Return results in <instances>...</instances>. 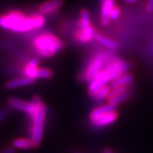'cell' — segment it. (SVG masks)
Returning <instances> with one entry per match:
<instances>
[{"mask_svg": "<svg viewBox=\"0 0 153 153\" xmlns=\"http://www.w3.org/2000/svg\"><path fill=\"white\" fill-rule=\"evenodd\" d=\"M46 22L44 15H27L18 10H11L0 14V28L9 32L25 33L43 27Z\"/></svg>", "mask_w": 153, "mask_h": 153, "instance_id": "1", "label": "cell"}, {"mask_svg": "<svg viewBox=\"0 0 153 153\" xmlns=\"http://www.w3.org/2000/svg\"><path fill=\"white\" fill-rule=\"evenodd\" d=\"M35 53L43 58H49L60 52L65 48V44L55 35L44 33L37 35L32 42Z\"/></svg>", "mask_w": 153, "mask_h": 153, "instance_id": "2", "label": "cell"}, {"mask_svg": "<svg viewBox=\"0 0 153 153\" xmlns=\"http://www.w3.org/2000/svg\"><path fill=\"white\" fill-rule=\"evenodd\" d=\"M47 108L46 105L42 103L38 106L36 113L32 117V128H31V140L34 147H37L42 141L44 134V123L46 118Z\"/></svg>", "mask_w": 153, "mask_h": 153, "instance_id": "3", "label": "cell"}, {"mask_svg": "<svg viewBox=\"0 0 153 153\" xmlns=\"http://www.w3.org/2000/svg\"><path fill=\"white\" fill-rule=\"evenodd\" d=\"M110 59L111 56L109 55L103 53L94 55L82 72V80L85 82H90L98 72L104 70Z\"/></svg>", "mask_w": 153, "mask_h": 153, "instance_id": "4", "label": "cell"}, {"mask_svg": "<svg viewBox=\"0 0 153 153\" xmlns=\"http://www.w3.org/2000/svg\"><path fill=\"white\" fill-rule=\"evenodd\" d=\"M130 64L126 60H122L120 58H111L105 67V70L109 73L111 80H114L127 73L130 69Z\"/></svg>", "mask_w": 153, "mask_h": 153, "instance_id": "5", "label": "cell"}, {"mask_svg": "<svg viewBox=\"0 0 153 153\" xmlns=\"http://www.w3.org/2000/svg\"><path fill=\"white\" fill-rule=\"evenodd\" d=\"M111 81V77L107 71L105 69L100 71L88 83V94L92 97L98 90L106 86Z\"/></svg>", "mask_w": 153, "mask_h": 153, "instance_id": "6", "label": "cell"}, {"mask_svg": "<svg viewBox=\"0 0 153 153\" xmlns=\"http://www.w3.org/2000/svg\"><path fill=\"white\" fill-rule=\"evenodd\" d=\"M8 105H9V107L11 109L25 112L30 117H33V115L36 113L37 109H38V106H36L32 102H27L21 99L15 98V97L9 99Z\"/></svg>", "mask_w": 153, "mask_h": 153, "instance_id": "7", "label": "cell"}, {"mask_svg": "<svg viewBox=\"0 0 153 153\" xmlns=\"http://www.w3.org/2000/svg\"><path fill=\"white\" fill-rule=\"evenodd\" d=\"M39 61L37 58H33L27 61L25 66L21 70V73L23 76L30 77L32 79H38V71H39Z\"/></svg>", "mask_w": 153, "mask_h": 153, "instance_id": "8", "label": "cell"}, {"mask_svg": "<svg viewBox=\"0 0 153 153\" xmlns=\"http://www.w3.org/2000/svg\"><path fill=\"white\" fill-rule=\"evenodd\" d=\"M64 4V0H47L38 7V12L42 15H51L60 10Z\"/></svg>", "mask_w": 153, "mask_h": 153, "instance_id": "9", "label": "cell"}, {"mask_svg": "<svg viewBox=\"0 0 153 153\" xmlns=\"http://www.w3.org/2000/svg\"><path fill=\"white\" fill-rule=\"evenodd\" d=\"M117 116H118L117 112L116 111H110L108 113L103 115L102 117H99L98 119L91 122L90 124L95 128H105V127H107V126L112 124L115 121L117 120Z\"/></svg>", "mask_w": 153, "mask_h": 153, "instance_id": "10", "label": "cell"}, {"mask_svg": "<svg viewBox=\"0 0 153 153\" xmlns=\"http://www.w3.org/2000/svg\"><path fill=\"white\" fill-rule=\"evenodd\" d=\"M101 8H100V23L103 27H107L110 24V13L111 10L116 5V1L115 0H103L100 2Z\"/></svg>", "mask_w": 153, "mask_h": 153, "instance_id": "11", "label": "cell"}, {"mask_svg": "<svg viewBox=\"0 0 153 153\" xmlns=\"http://www.w3.org/2000/svg\"><path fill=\"white\" fill-rule=\"evenodd\" d=\"M95 36H96V32L91 25L88 27L79 28L78 31L76 33L75 38L76 41H78L79 43L87 44L94 39Z\"/></svg>", "mask_w": 153, "mask_h": 153, "instance_id": "12", "label": "cell"}, {"mask_svg": "<svg viewBox=\"0 0 153 153\" xmlns=\"http://www.w3.org/2000/svg\"><path fill=\"white\" fill-rule=\"evenodd\" d=\"M116 109H117V105L109 104V103L107 105H103L97 106L90 112V114H89V122L91 123L93 121L96 120V119H98L99 117H102L103 115L106 114L110 111H116Z\"/></svg>", "mask_w": 153, "mask_h": 153, "instance_id": "13", "label": "cell"}, {"mask_svg": "<svg viewBox=\"0 0 153 153\" xmlns=\"http://www.w3.org/2000/svg\"><path fill=\"white\" fill-rule=\"evenodd\" d=\"M35 82L34 79H32L30 77L27 76H22V77H16V78H13L10 81L5 83V88L8 89H14L17 88L25 87L33 84Z\"/></svg>", "mask_w": 153, "mask_h": 153, "instance_id": "14", "label": "cell"}, {"mask_svg": "<svg viewBox=\"0 0 153 153\" xmlns=\"http://www.w3.org/2000/svg\"><path fill=\"white\" fill-rule=\"evenodd\" d=\"M134 80V76L131 73L127 72L125 74L122 75L119 77L116 78L114 80H112L111 82L110 87L111 88H114L118 87H124V86H128Z\"/></svg>", "mask_w": 153, "mask_h": 153, "instance_id": "15", "label": "cell"}, {"mask_svg": "<svg viewBox=\"0 0 153 153\" xmlns=\"http://www.w3.org/2000/svg\"><path fill=\"white\" fill-rule=\"evenodd\" d=\"M94 39L99 44L104 46V47L107 48L110 50H116L117 49V44L111 38H106V37L102 36L100 34H96Z\"/></svg>", "mask_w": 153, "mask_h": 153, "instance_id": "16", "label": "cell"}, {"mask_svg": "<svg viewBox=\"0 0 153 153\" xmlns=\"http://www.w3.org/2000/svg\"><path fill=\"white\" fill-rule=\"evenodd\" d=\"M12 146L15 149H20V150H29L34 147L32 140L26 138H19L15 140L12 143Z\"/></svg>", "mask_w": 153, "mask_h": 153, "instance_id": "17", "label": "cell"}, {"mask_svg": "<svg viewBox=\"0 0 153 153\" xmlns=\"http://www.w3.org/2000/svg\"><path fill=\"white\" fill-rule=\"evenodd\" d=\"M111 87L108 86V85H106V86H105L102 88H100V90H98L96 93L94 94L93 97L94 100H95V101H102V100H104L105 99L108 98V96H109V94L111 92Z\"/></svg>", "mask_w": 153, "mask_h": 153, "instance_id": "18", "label": "cell"}, {"mask_svg": "<svg viewBox=\"0 0 153 153\" xmlns=\"http://www.w3.org/2000/svg\"><path fill=\"white\" fill-rule=\"evenodd\" d=\"M129 95H130V93H129V91H128V92H126V93L122 94L120 95H117V96H116V97L109 99V100H108V103H109V104L117 105H119L121 104V103L126 101L129 98Z\"/></svg>", "mask_w": 153, "mask_h": 153, "instance_id": "19", "label": "cell"}, {"mask_svg": "<svg viewBox=\"0 0 153 153\" xmlns=\"http://www.w3.org/2000/svg\"><path fill=\"white\" fill-rule=\"evenodd\" d=\"M52 76H53V71H51L49 68H46V67L39 68L38 78H42V79H49V78H51Z\"/></svg>", "mask_w": 153, "mask_h": 153, "instance_id": "20", "label": "cell"}, {"mask_svg": "<svg viewBox=\"0 0 153 153\" xmlns=\"http://www.w3.org/2000/svg\"><path fill=\"white\" fill-rule=\"evenodd\" d=\"M121 15V10L118 6L115 5V7L111 10V13H110L109 18L111 21H117L118 20V18L120 17Z\"/></svg>", "mask_w": 153, "mask_h": 153, "instance_id": "21", "label": "cell"}, {"mask_svg": "<svg viewBox=\"0 0 153 153\" xmlns=\"http://www.w3.org/2000/svg\"><path fill=\"white\" fill-rule=\"evenodd\" d=\"M10 112V111L9 108H4V109L0 110V123L9 116Z\"/></svg>", "mask_w": 153, "mask_h": 153, "instance_id": "22", "label": "cell"}, {"mask_svg": "<svg viewBox=\"0 0 153 153\" xmlns=\"http://www.w3.org/2000/svg\"><path fill=\"white\" fill-rule=\"evenodd\" d=\"M146 10L147 13L153 12V0H148L147 4L146 5Z\"/></svg>", "mask_w": 153, "mask_h": 153, "instance_id": "23", "label": "cell"}, {"mask_svg": "<svg viewBox=\"0 0 153 153\" xmlns=\"http://www.w3.org/2000/svg\"><path fill=\"white\" fill-rule=\"evenodd\" d=\"M0 153H15V148H8V149L4 150L3 152H1Z\"/></svg>", "mask_w": 153, "mask_h": 153, "instance_id": "24", "label": "cell"}, {"mask_svg": "<svg viewBox=\"0 0 153 153\" xmlns=\"http://www.w3.org/2000/svg\"><path fill=\"white\" fill-rule=\"evenodd\" d=\"M123 1H124V3L129 4H134V3H135L138 0H123Z\"/></svg>", "mask_w": 153, "mask_h": 153, "instance_id": "25", "label": "cell"}, {"mask_svg": "<svg viewBox=\"0 0 153 153\" xmlns=\"http://www.w3.org/2000/svg\"><path fill=\"white\" fill-rule=\"evenodd\" d=\"M104 153H112V152H111L110 150H105Z\"/></svg>", "mask_w": 153, "mask_h": 153, "instance_id": "26", "label": "cell"}, {"mask_svg": "<svg viewBox=\"0 0 153 153\" xmlns=\"http://www.w3.org/2000/svg\"><path fill=\"white\" fill-rule=\"evenodd\" d=\"M101 1H103V0H100V2H101Z\"/></svg>", "mask_w": 153, "mask_h": 153, "instance_id": "27", "label": "cell"}]
</instances>
